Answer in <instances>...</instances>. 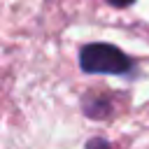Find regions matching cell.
<instances>
[{
	"instance_id": "7a4b0ae2",
	"label": "cell",
	"mask_w": 149,
	"mask_h": 149,
	"mask_svg": "<svg viewBox=\"0 0 149 149\" xmlns=\"http://www.w3.org/2000/svg\"><path fill=\"white\" fill-rule=\"evenodd\" d=\"M135 0H109V5H114V7H128V5H133Z\"/></svg>"
},
{
	"instance_id": "6da1fadb",
	"label": "cell",
	"mask_w": 149,
	"mask_h": 149,
	"mask_svg": "<svg viewBox=\"0 0 149 149\" xmlns=\"http://www.w3.org/2000/svg\"><path fill=\"white\" fill-rule=\"evenodd\" d=\"M79 65L84 72H91V74H123L130 70L128 56L121 49L102 42L84 47L79 56Z\"/></svg>"
}]
</instances>
